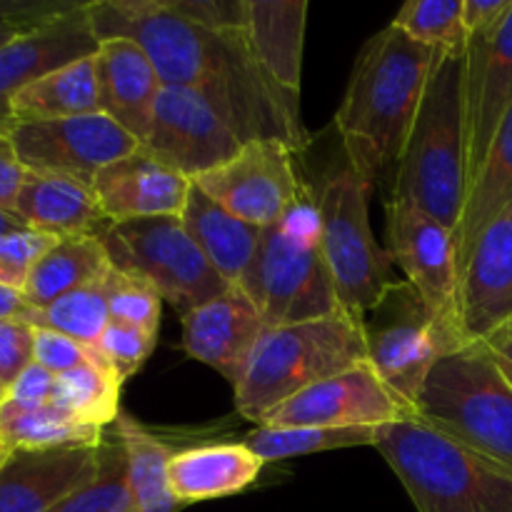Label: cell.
Masks as SVG:
<instances>
[{
	"label": "cell",
	"instance_id": "cell-44",
	"mask_svg": "<svg viewBox=\"0 0 512 512\" xmlns=\"http://www.w3.org/2000/svg\"><path fill=\"white\" fill-rule=\"evenodd\" d=\"M25 175H28V170L20 163L10 135H0V210L13 213L15 198L23 188Z\"/></svg>",
	"mask_w": 512,
	"mask_h": 512
},
{
	"label": "cell",
	"instance_id": "cell-19",
	"mask_svg": "<svg viewBox=\"0 0 512 512\" xmlns=\"http://www.w3.org/2000/svg\"><path fill=\"white\" fill-rule=\"evenodd\" d=\"M512 320V203L475 240L460 275V323L473 343Z\"/></svg>",
	"mask_w": 512,
	"mask_h": 512
},
{
	"label": "cell",
	"instance_id": "cell-51",
	"mask_svg": "<svg viewBox=\"0 0 512 512\" xmlns=\"http://www.w3.org/2000/svg\"><path fill=\"white\" fill-rule=\"evenodd\" d=\"M3 398H5V388H3V385H0V403H3Z\"/></svg>",
	"mask_w": 512,
	"mask_h": 512
},
{
	"label": "cell",
	"instance_id": "cell-10",
	"mask_svg": "<svg viewBox=\"0 0 512 512\" xmlns=\"http://www.w3.org/2000/svg\"><path fill=\"white\" fill-rule=\"evenodd\" d=\"M363 325L368 363L413 408L438 360L473 343L463 330L435 318L408 280H398Z\"/></svg>",
	"mask_w": 512,
	"mask_h": 512
},
{
	"label": "cell",
	"instance_id": "cell-26",
	"mask_svg": "<svg viewBox=\"0 0 512 512\" xmlns=\"http://www.w3.org/2000/svg\"><path fill=\"white\" fill-rule=\"evenodd\" d=\"M180 223L188 230L193 243L203 250L208 263L223 275L225 283L238 285L243 280L245 270L258 253L263 230L235 218L195 183L190 185Z\"/></svg>",
	"mask_w": 512,
	"mask_h": 512
},
{
	"label": "cell",
	"instance_id": "cell-25",
	"mask_svg": "<svg viewBox=\"0 0 512 512\" xmlns=\"http://www.w3.org/2000/svg\"><path fill=\"white\" fill-rule=\"evenodd\" d=\"M308 0H245V38L260 68L300 98Z\"/></svg>",
	"mask_w": 512,
	"mask_h": 512
},
{
	"label": "cell",
	"instance_id": "cell-7",
	"mask_svg": "<svg viewBox=\"0 0 512 512\" xmlns=\"http://www.w3.org/2000/svg\"><path fill=\"white\" fill-rule=\"evenodd\" d=\"M415 408L420 420L512 473V385L483 340L438 360Z\"/></svg>",
	"mask_w": 512,
	"mask_h": 512
},
{
	"label": "cell",
	"instance_id": "cell-45",
	"mask_svg": "<svg viewBox=\"0 0 512 512\" xmlns=\"http://www.w3.org/2000/svg\"><path fill=\"white\" fill-rule=\"evenodd\" d=\"M512 0H463V23L470 35L493 30L510 13Z\"/></svg>",
	"mask_w": 512,
	"mask_h": 512
},
{
	"label": "cell",
	"instance_id": "cell-12",
	"mask_svg": "<svg viewBox=\"0 0 512 512\" xmlns=\"http://www.w3.org/2000/svg\"><path fill=\"white\" fill-rule=\"evenodd\" d=\"M418 418V410L400 398L370 363L333 375L260 418L268 428H383Z\"/></svg>",
	"mask_w": 512,
	"mask_h": 512
},
{
	"label": "cell",
	"instance_id": "cell-24",
	"mask_svg": "<svg viewBox=\"0 0 512 512\" xmlns=\"http://www.w3.org/2000/svg\"><path fill=\"white\" fill-rule=\"evenodd\" d=\"M263 465L243 443L190 445L170 458V493L180 505L238 495L258 480Z\"/></svg>",
	"mask_w": 512,
	"mask_h": 512
},
{
	"label": "cell",
	"instance_id": "cell-23",
	"mask_svg": "<svg viewBox=\"0 0 512 512\" xmlns=\"http://www.w3.org/2000/svg\"><path fill=\"white\" fill-rule=\"evenodd\" d=\"M13 213L25 228L55 238H70V235L100 238L110 225L90 185L68 175L30 173V170L15 198Z\"/></svg>",
	"mask_w": 512,
	"mask_h": 512
},
{
	"label": "cell",
	"instance_id": "cell-4",
	"mask_svg": "<svg viewBox=\"0 0 512 512\" xmlns=\"http://www.w3.org/2000/svg\"><path fill=\"white\" fill-rule=\"evenodd\" d=\"M375 450L418 512H512V473L420 418L378 428Z\"/></svg>",
	"mask_w": 512,
	"mask_h": 512
},
{
	"label": "cell",
	"instance_id": "cell-40",
	"mask_svg": "<svg viewBox=\"0 0 512 512\" xmlns=\"http://www.w3.org/2000/svg\"><path fill=\"white\" fill-rule=\"evenodd\" d=\"M33 363L43 365V368L50 370L53 375H63L85 363H98L110 368V365L105 363L103 355L98 353V348H90V345L78 343V340L48 328H35Z\"/></svg>",
	"mask_w": 512,
	"mask_h": 512
},
{
	"label": "cell",
	"instance_id": "cell-49",
	"mask_svg": "<svg viewBox=\"0 0 512 512\" xmlns=\"http://www.w3.org/2000/svg\"><path fill=\"white\" fill-rule=\"evenodd\" d=\"M495 360H498L500 370H503V375H505V378H508V380H510V385H512V363H510V360L500 358V355H495Z\"/></svg>",
	"mask_w": 512,
	"mask_h": 512
},
{
	"label": "cell",
	"instance_id": "cell-33",
	"mask_svg": "<svg viewBox=\"0 0 512 512\" xmlns=\"http://www.w3.org/2000/svg\"><path fill=\"white\" fill-rule=\"evenodd\" d=\"M378 440V428H268L258 425L245 435L243 445L253 450L263 463L303 458L340 448H363Z\"/></svg>",
	"mask_w": 512,
	"mask_h": 512
},
{
	"label": "cell",
	"instance_id": "cell-2",
	"mask_svg": "<svg viewBox=\"0 0 512 512\" xmlns=\"http://www.w3.org/2000/svg\"><path fill=\"white\" fill-rule=\"evenodd\" d=\"M438 55L393 25L360 50L335 125L350 165L370 185L398 168Z\"/></svg>",
	"mask_w": 512,
	"mask_h": 512
},
{
	"label": "cell",
	"instance_id": "cell-17",
	"mask_svg": "<svg viewBox=\"0 0 512 512\" xmlns=\"http://www.w3.org/2000/svg\"><path fill=\"white\" fill-rule=\"evenodd\" d=\"M98 50L100 40L90 25L88 3L0 48V135L13 130L10 103L20 90L65 65L93 58Z\"/></svg>",
	"mask_w": 512,
	"mask_h": 512
},
{
	"label": "cell",
	"instance_id": "cell-30",
	"mask_svg": "<svg viewBox=\"0 0 512 512\" xmlns=\"http://www.w3.org/2000/svg\"><path fill=\"white\" fill-rule=\"evenodd\" d=\"M113 428L123 438L125 455H128V483L135 512H178L183 508L170 493L168 483V463L178 450L143 428L125 410Z\"/></svg>",
	"mask_w": 512,
	"mask_h": 512
},
{
	"label": "cell",
	"instance_id": "cell-43",
	"mask_svg": "<svg viewBox=\"0 0 512 512\" xmlns=\"http://www.w3.org/2000/svg\"><path fill=\"white\" fill-rule=\"evenodd\" d=\"M35 328L25 320H0V385L5 390L33 363Z\"/></svg>",
	"mask_w": 512,
	"mask_h": 512
},
{
	"label": "cell",
	"instance_id": "cell-20",
	"mask_svg": "<svg viewBox=\"0 0 512 512\" xmlns=\"http://www.w3.org/2000/svg\"><path fill=\"white\" fill-rule=\"evenodd\" d=\"M193 180L145 153L133 150L105 165L93 180V193L110 223L145 218H180Z\"/></svg>",
	"mask_w": 512,
	"mask_h": 512
},
{
	"label": "cell",
	"instance_id": "cell-14",
	"mask_svg": "<svg viewBox=\"0 0 512 512\" xmlns=\"http://www.w3.org/2000/svg\"><path fill=\"white\" fill-rule=\"evenodd\" d=\"M10 140L25 170L68 175L90 188L105 165L140 148L138 140L105 113L45 123H15Z\"/></svg>",
	"mask_w": 512,
	"mask_h": 512
},
{
	"label": "cell",
	"instance_id": "cell-21",
	"mask_svg": "<svg viewBox=\"0 0 512 512\" xmlns=\"http://www.w3.org/2000/svg\"><path fill=\"white\" fill-rule=\"evenodd\" d=\"M95 448L13 450L0 468V512H50L98 475Z\"/></svg>",
	"mask_w": 512,
	"mask_h": 512
},
{
	"label": "cell",
	"instance_id": "cell-37",
	"mask_svg": "<svg viewBox=\"0 0 512 512\" xmlns=\"http://www.w3.org/2000/svg\"><path fill=\"white\" fill-rule=\"evenodd\" d=\"M163 303L158 290L148 285L145 280L125 275L120 270L110 268L108 273V308L110 323L130 325V328L148 330L158 335L160 330V313Z\"/></svg>",
	"mask_w": 512,
	"mask_h": 512
},
{
	"label": "cell",
	"instance_id": "cell-16",
	"mask_svg": "<svg viewBox=\"0 0 512 512\" xmlns=\"http://www.w3.org/2000/svg\"><path fill=\"white\" fill-rule=\"evenodd\" d=\"M512 108V8L493 30L470 35L465 48V135L468 185Z\"/></svg>",
	"mask_w": 512,
	"mask_h": 512
},
{
	"label": "cell",
	"instance_id": "cell-46",
	"mask_svg": "<svg viewBox=\"0 0 512 512\" xmlns=\"http://www.w3.org/2000/svg\"><path fill=\"white\" fill-rule=\"evenodd\" d=\"M30 313H33V308L23 298V293L0 285V320H28Z\"/></svg>",
	"mask_w": 512,
	"mask_h": 512
},
{
	"label": "cell",
	"instance_id": "cell-34",
	"mask_svg": "<svg viewBox=\"0 0 512 512\" xmlns=\"http://www.w3.org/2000/svg\"><path fill=\"white\" fill-rule=\"evenodd\" d=\"M108 273L95 280V283L85 285V288L63 295L55 303H50L48 308H33L25 323H30L33 328L58 330V333L68 335L78 343L95 348L110 325Z\"/></svg>",
	"mask_w": 512,
	"mask_h": 512
},
{
	"label": "cell",
	"instance_id": "cell-32",
	"mask_svg": "<svg viewBox=\"0 0 512 512\" xmlns=\"http://www.w3.org/2000/svg\"><path fill=\"white\" fill-rule=\"evenodd\" d=\"M103 438V428L78 423L55 405L0 420V443L10 450L95 448L103 443Z\"/></svg>",
	"mask_w": 512,
	"mask_h": 512
},
{
	"label": "cell",
	"instance_id": "cell-22",
	"mask_svg": "<svg viewBox=\"0 0 512 512\" xmlns=\"http://www.w3.org/2000/svg\"><path fill=\"white\" fill-rule=\"evenodd\" d=\"M95 75L100 110L143 143L153 120L155 100L163 90V80L153 60L130 38L100 40Z\"/></svg>",
	"mask_w": 512,
	"mask_h": 512
},
{
	"label": "cell",
	"instance_id": "cell-18",
	"mask_svg": "<svg viewBox=\"0 0 512 512\" xmlns=\"http://www.w3.org/2000/svg\"><path fill=\"white\" fill-rule=\"evenodd\" d=\"M180 318L185 353L218 370L235 388L248 370L255 345L268 330V323L253 300L238 285H230L228 290Z\"/></svg>",
	"mask_w": 512,
	"mask_h": 512
},
{
	"label": "cell",
	"instance_id": "cell-13",
	"mask_svg": "<svg viewBox=\"0 0 512 512\" xmlns=\"http://www.w3.org/2000/svg\"><path fill=\"white\" fill-rule=\"evenodd\" d=\"M388 253L403 270L425 308L445 325L463 330L460 323V268L453 230L408 200L390 198ZM465 333V330H463Z\"/></svg>",
	"mask_w": 512,
	"mask_h": 512
},
{
	"label": "cell",
	"instance_id": "cell-1",
	"mask_svg": "<svg viewBox=\"0 0 512 512\" xmlns=\"http://www.w3.org/2000/svg\"><path fill=\"white\" fill-rule=\"evenodd\" d=\"M88 18L98 40H135L163 85L203 95L243 143L273 138L295 153L310 143L300 98L260 68L245 28H208L180 15L170 0H95Z\"/></svg>",
	"mask_w": 512,
	"mask_h": 512
},
{
	"label": "cell",
	"instance_id": "cell-38",
	"mask_svg": "<svg viewBox=\"0 0 512 512\" xmlns=\"http://www.w3.org/2000/svg\"><path fill=\"white\" fill-rule=\"evenodd\" d=\"M55 235L38 233L30 228H15L0 233V285L23 293L35 263L48 253Z\"/></svg>",
	"mask_w": 512,
	"mask_h": 512
},
{
	"label": "cell",
	"instance_id": "cell-8",
	"mask_svg": "<svg viewBox=\"0 0 512 512\" xmlns=\"http://www.w3.org/2000/svg\"><path fill=\"white\" fill-rule=\"evenodd\" d=\"M370 183L345 165L330 173L315 195L323 250L345 313L363 320L398 280L393 258L370 230Z\"/></svg>",
	"mask_w": 512,
	"mask_h": 512
},
{
	"label": "cell",
	"instance_id": "cell-11",
	"mask_svg": "<svg viewBox=\"0 0 512 512\" xmlns=\"http://www.w3.org/2000/svg\"><path fill=\"white\" fill-rule=\"evenodd\" d=\"M193 183L235 218L260 230L285 218L308 188L295 170V150L273 138L248 140L233 158Z\"/></svg>",
	"mask_w": 512,
	"mask_h": 512
},
{
	"label": "cell",
	"instance_id": "cell-48",
	"mask_svg": "<svg viewBox=\"0 0 512 512\" xmlns=\"http://www.w3.org/2000/svg\"><path fill=\"white\" fill-rule=\"evenodd\" d=\"M15 228H25L18 215L10 213V210H0V233H8V230Z\"/></svg>",
	"mask_w": 512,
	"mask_h": 512
},
{
	"label": "cell",
	"instance_id": "cell-47",
	"mask_svg": "<svg viewBox=\"0 0 512 512\" xmlns=\"http://www.w3.org/2000/svg\"><path fill=\"white\" fill-rule=\"evenodd\" d=\"M483 343L488 345L495 355H500V358L510 360L512 363V320L500 330H495V333L490 335V338H485Z\"/></svg>",
	"mask_w": 512,
	"mask_h": 512
},
{
	"label": "cell",
	"instance_id": "cell-3",
	"mask_svg": "<svg viewBox=\"0 0 512 512\" xmlns=\"http://www.w3.org/2000/svg\"><path fill=\"white\" fill-rule=\"evenodd\" d=\"M393 180L395 200L418 205L455 233L468 195L465 53L435 60Z\"/></svg>",
	"mask_w": 512,
	"mask_h": 512
},
{
	"label": "cell",
	"instance_id": "cell-9",
	"mask_svg": "<svg viewBox=\"0 0 512 512\" xmlns=\"http://www.w3.org/2000/svg\"><path fill=\"white\" fill-rule=\"evenodd\" d=\"M100 240L115 270L153 285L180 315L230 288L193 243L180 218L110 223Z\"/></svg>",
	"mask_w": 512,
	"mask_h": 512
},
{
	"label": "cell",
	"instance_id": "cell-50",
	"mask_svg": "<svg viewBox=\"0 0 512 512\" xmlns=\"http://www.w3.org/2000/svg\"><path fill=\"white\" fill-rule=\"evenodd\" d=\"M10 453H13V450H10L8 445H5V443H0V468H3V465H5V460L10 458Z\"/></svg>",
	"mask_w": 512,
	"mask_h": 512
},
{
	"label": "cell",
	"instance_id": "cell-29",
	"mask_svg": "<svg viewBox=\"0 0 512 512\" xmlns=\"http://www.w3.org/2000/svg\"><path fill=\"white\" fill-rule=\"evenodd\" d=\"M103 113L93 58L55 70L20 90L10 103L13 123H45L78 115Z\"/></svg>",
	"mask_w": 512,
	"mask_h": 512
},
{
	"label": "cell",
	"instance_id": "cell-42",
	"mask_svg": "<svg viewBox=\"0 0 512 512\" xmlns=\"http://www.w3.org/2000/svg\"><path fill=\"white\" fill-rule=\"evenodd\" d=\"M55 378H58V375L45 370L43 365L30 363L28 368L18 375V380L5 390V398L3 403H0V420L50 405L55 390Z\"/></svg>",
	"mask_w": 512,
	"mask_h": 512
},
{
	"label": "cell",
	"instance_id": "cell-39",
	"mask_svg": "<svg viewBox=\"0 0 512 512\" xmlns=\"http://www.w3.org/2000/svg\"><path fill=\"white\" fill-rule=\"evenodd\" d=\"M155 343H158V335L155 333L130 328V325L110 323L95 348L103 355L105 363L115 370V375L125 383V380H128L130 375L138 373L145 365V360L153 355Z\"/></svg>",
	"mask_w": 512,
	"mask_h": 512
},
{
	"label": "cell",
	"instance_id": "cell-36",
	"mask_svg": "<svg viewBox=\"0 0 512 512\" xmlns=\"http://www.w3.org/2000/svg\"><path fill=\"white\" fill-rule=\"evenodd\" d=\"M390 25L438 53H465L468 48L463 0H410Z\"/></svg>",
	"mask_w": 512,
	"mask_h": 512
},
{
	"label": "cell",
	"instance_id": "cell-6",
	"mask_svg": "<svg viewBox=\"0 0 512 512\" xmlns=\"http://www.w3.org/2000/svg\"><path fill=\"white\" fill-rule=\"evenodd\" d=\"M238 288L268 328L328 318L343 310L323 250L315 193L305 188L285 218L263 230L258 253Z\"/></svg>",
	"mask_w": 512,
	"mask_h": 512
},
{
	"label": "cell",
	"instance_id": "cell-15",
	"mask_svg": "<svg viewBox=\"0 0 512 512\" xmlns=\"http://www.w3.org/2000/svg\"><path fill=\"white\" fill-rule=\"evenodd\" d=\"M240 145V135L203 95L178 85H163L140 148L195 180L233 158Z\"/></svg>",
	"mask_w": 512,
	"mask_h": 512
},
{
	"label": "cell",
	"instance_id": "cell-28",
	"mask_svg": "<svg viewBox=\"0 0 512 512\" xmlns=\"http://www.w3.org/2000/svg\"><path fill=\"white\" fill-rule=\"evenodd\" d=\"M113 268L105 250L103 240L95 235H70L58 238L48 248V253L35 263L28 283H25L23 298L30 308H48L63 295L85 288L103 278Z\"/></svg>",
	"mask_w": 512,
	"mask_h": 512
},
{
	"label": "cell",
	"instance_id": "cell-31",
	"mask_svg": "<svg viewBox=\"0 0 512 512\" xmlns=\"http://www.w3.org/2000/svg\"><path fill=\"white\" fill-rule=\"evenodd\" d=\"M120 390H123V380L113 370L98 363H85L55 378L50 405L63 410L78 423L105 430L108 425H115V420L123 413Z\"/></svg>",
	"mask_w": 512,
	"mask_h": 512
},
{
	"label": "cell",
	"instance_id": "cell-5",
	"mask_svg": "<svg viewBox=\"0 0 512 512\" xmlns=\"http://www.w3.org/2000/svg\"><path fill=\"white\" fill-rule=\"evenodd\" d=\"M360 363H368L365 325L345 310L268 328L250 355L243 380L235 385V410L260 423L275 405Z\"/></svg>",
	"mask_w": 512,
	"mask_h": 512
},
{
	"label": "cell",
	"instance_id": "cell-41",
	"mask_svg": "<svg viewBox=\"0 0 512 512\" xmlns=\"http://www.w3.org/2000/svg\"><path fill=\"white\" fill-rule=\"evenodd\" d=\"M85 3H15V0H0V48L18 40L20 35L33 33L63 15L73 13Z\"/></svg>",
	"mask_w": 512,
	"mask_h": 512
},
{
	"label": "cell",
	"instance_id": "cell-27",
	"mask_svg": "<svg viewBox=\"0 0 512 512\" xmlns=\"http://www.w3.org/2000/svg\"><path fill=\"white\" fill-rule=\"evenodd\" d=\"M512 203V108L505 115L498 135L488 150V158L480 165L478 175L468 185L463 213L455 228V253L463 275L468 255L478 235Z\"/></svg>",
	"mask_w": 512,
	"mask_h": 512
},
{
	"label": "cell",
	"instance_id": "cell-35",
	"mask_svg": "<svg viewBox=\"0 0 512 512\" xmlns=\"http://www.w3.org/2000/svg\"><path fill=\"white\" fill-rule=\"evenodd\" d=\"M50 512H135L128 483V455L115 428L105 430L100 443L98 475Z\"/></svg>",
	"mask_w": 512,
	"mask_h": 512
}]
</instances>
